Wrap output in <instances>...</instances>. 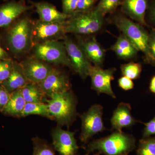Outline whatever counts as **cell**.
<instances>
[{
    "label": "cell",
    "instance_id": "6da1fadb",
    "mask_svg": "<svg viewBox=\"0 0 155 155\" xmlns=\"http://www.w3.org/2000/svg\"><path fill=\"white\" fill-rule=\"evenodd\" d=\"M84 147L86 151L84 155L94 152L99 155H128L136 147L133 135L116 130L110 135L94 140Z\"/></svg>",
    "mask_w": 155,
    "mask_h": 155
},
{
    "label": "cell",
    "instance_id": "7a4b0ae2",
    "mask_svg": "<svg viewBox=\"0 0 155 155\" xmlns=\"http://www.w3.org/2000/svg\"><path fill=\"white\" fill-rule=\"evenodd\" d=\"M50 115L60 127H69L79 114L77 111V97L72 90L55 94L47 98Z\"/></svg>",
    "mask_w": 155,
    "mask_h": 155
},
{
    "label": "cell",
    "instance_id": "3957f363",
    "mask_svg": "<svg viewBox=\"0 0 155 155\" xmlns=\"http://www.w3.org/2000/svg\"><path fill=\"white\" fill-rule=\"evenodd\" d=\"M104 17L97 7L86 12L75 13L65 22L66 32L80 36L98 33L104 26Z\"/></svg>",
    "mask_w": 155,
    "mask_h": 155
},
{
    "label": "cell",
    "instance_id": "277c9868",
    "mask_svg": "<svg viewBox=\"0 0 155 155\" xmlns=\"http://www.w3.org/2000/svg\"><path fill=\"white\" fill-rule=\"evenodd\" d=\"M113 24L133 43L139 51L143 54L145 61L154 66L148 46L149 33L143 26L123 16H116Z\"/></svg>",
    "mask_w": 155,
    "mask_h": 155
},
{
    "label": "cell",
    "instance_id": "5b68a950",
    "mask_svg": "<svg viewBox=\"0 0 155 155\" xmlns=\"http://www.w3.org/2000/svg\"><path fill=\"white\" fill-rule=\"evenodd\" d=\"M33 22L28 17L18 19L11 26L6 35L9 48L17 55H24L32 49Z\"/></svg>",
    "mask_w": 155,
    "mask_h": 155
},
{
    "label": "cell",
    "instance_id": "8992f818",
    "mask_svg": "<svg viewBox=\"0 0 155 155\" xmlns=\"http://www.w3.org/2000/svg\"><path fill=\"white\" fill-rule=\"evenodd\" d=\"M33 57L50 64L63 65L71 69L64 41L50 40L36 44L32 48Z\"/></svg>",
    "mask_w": 155,
    "mask_h": 155
},
{
    "label": "cell",
    "instance_id": "52a82bcc",
    "mask_svg": "<svg viewBox=\"0 0 155 155\" xmlns=\"http://www.w3.org/2000/svg\"><path fill=\"white\" fill-rule=\"evenodd\" d=\"M103 107L99 104L93 105L79 115L81 121L79 138L83 146L94 136L107 130L103 122Z\"/></svg>",
    "mask_w": 155,
    "mask_h": 155
},
{
    "label": "cell",
    "instance_id": "ba28073f",
    "mask_svg": "<svg viewBox=\"0 0 155 155\" xmlns=\"http://www.w3.org/2000/svg\"><path fill=\"white\" fill-rule=\"evenodd\" d=\"M63 40L71 64V69L82 79H86L89 76L93 66L92 63L77 42L66 35Z\"/></svg>",
    "mask_w": 155,
    "mask_h": 155
},
{
    "label": "cell",
    "instance_id": "9c48e42d",
    "mask_svg": "<svg viewBox=\"0 0 155 155\" xmlns=\"http://www.w3.org/2000/svg\"><path fill=\"white\" fill-rule=\"evenodd\" d=\"M65 22H47L39 19L33 22V45L48 41L63 39L67 34Z\"/></svg>",
    "mask_w": 155,
    "mask_h": 155
},
{
    "label": "cell",
    "instance_id": "30bf717a",
    "mask_svg": "<svg viewBox=\"0 0 155 155\" xmlns=\"http://www.w3.org/2000/svg\"><path fill=\"white\" fill-rule=\"evenodd\" d=\"M46 97L71 90L72 84L69 75L64 71L54 67L45 80L38 84Z\"/></svg>",
    "mask_w": 155,
    "mask_h": 155
},
{
    "label": "cell",
    "instance_id": "8fae6325",
    "mask_svg": "<svg viewBox=\"0 0 155 155\" xmlns=\"http://www.w3.org/2000/svg\"><path fill=\"white\" fill-rule=\"evenodd\" d=\"M76 131L65 130L58 126L53 128L51 135L52 145L60 155H78L79 148L75 138Z\"/></svg>",
    "mask_w": 155,
    "mask_h": 155
},
{
    "label": "cell",
    "instance_id": "7c38bea8",
    "mask_svg": "<svg viewBox=\"0 0 155 155\" xmlns=\"http://www.w3.org/2000/svg\"><path fill=\"white\" fill-rule=\"evenodd\" d=\"M116 70L115 68L104 69L103 67L93 65L89 75L92 89L98 94H104L116 99V95L112 89L111 82L114 79Z\"/></svg>",
    "mask_w": 155,
    "mask_h": 155
},
{
    "label": "cell",
    "instance_id": "4fadbf2b",
    "mask_svg": "<svg viewBox=\"0 0 155 155\" xmlns=\"http://www.w3.org/2000/svg\"><path fill=\"white\" fill-rule=\"evenodd\" d=\"M29 82L38 84L45 79L54 67L35 57L28 58L20 63Z\"/></svg>",
    "mask_w": 155,
    "mask_h": 155
},
{
    "label": "cell",
    "instance_id": "5bb4252c",
    "mask_svg": "<svg viewBox=\"0 0 155 155\" xmlns=\"http://www.w3.org/2000/svg\"><path fill=\"white\" fill-rule=\"evenodd\" d=\"M77 42L83 50L91 62L95 66L103 67L106 51L94 36L82 38L78 35Z\"/></svg>",
    "mask_w": 155,
    "mask_h": 155
},
{
    "label": "cell",
    "instance_id": "9a60e30c",
    "mask_svg": "<svg viewBox=\"0 0 155 155\" xmlns=\"http://www.w3.org/2000/svg\"><path fill=\"white\" fill-rule=\"evenodd\" d=\"M122 12L128 18L143 26H148L146 14L148 7V0H122Z\"/></svg>",
    "mask_w": 155,
    "mask_h": 155
},
{
    "label": "cell",
    "instance_id": "2e32d148",
    "mask_svg": "<svg viewBox=\"0 0 155 155\" xmlns=\"http://www.w3.org/2000/svg\"><path fill=\"white\" fill-rule=\"evenodd\" d=\"M131 107L130 104L120 103L114 110L111 117L110 122L113 130L122 131L123 128H130L137 123L131 113Z\"/></svg>",
    "mask_w": 155,
    "mask_h": 155
},
{
    "label": "cell",
    "instance_id": "e0dca14e",
    "mask_svg": "<svg viewBox=\"0 0 155 155\" xmlns=\"http://www.w3.org/2000/svg\"><path fill=\"white\" fill-rule=\"evenodd\" d=\"M24 2H9L0 5V28L7 27L22 14L33 8Z\"/></svg>",
    "mask_w": 155,
    "mask_h": 155
},
{
    "label": "cell",
    "instance_id": "ac0fdd59",
    "mask_svg": "<svg viewBox=\"0 0 155 155\" xmlns=\"http://www.w3.org/2000/svg\"><path fill=\"white\" fill-rule=\"evenodd\" d=\"M39 15V19L47 22H64L71 17L56 8L55 6L46 2H31Z\"/></svg>",
    "mask_w": 155,
    "mask_h": 155
},
{
    "label": "cell",
    "instance_id": "d6986e66",
    "mask_svg": "<svg viewBox=\"0 0 155 155\" xmlns=\"http://www.w3.org/2000/svg\"><path fill=\"white\" fill-rule=\"evenodd\" d=\"M110 49L118 58L123 60L135 58L139 52L133 43L122 33L120 34Z\"/></svg>",
    "mask_w": 155,
    "mask_h": 155
},
{
    "label": "cell",
    "instance_id": "ffe728a7",
    "mask_svg": "<svg viewBox=\"0 0 155 155\" xmlns=\"http://www.w3.org/2000/svg\"><path fill=\"white\" fill-rule=\"evenodd\" d=\"M29 81L25 76L20 63L14 61V66L8 78L0 85L4 87L10 94L20 89Z\"/></svg>",
    "mask_w": 155,
    "mask_h": 155
},
{
    "label": "cell",
    "instance_id": "44dd1931",
    "mask_svg": "<svg viewBox=\"0 0 155 155\" xmlns=\"http://www.w3.org/2000/svg\"><path fill=\"white\" fill-rule=\"evenodd\" d=\"M26 104L21 90H17L11 94L10 99L2 113L6 116L22 118V114Z\"/></svg>",
    "mask_w": 155,
    "mask_h": 155
},
{
    "label": "cell",
    "instance_id": "7402d4cb",
    "mask_svg": "<svg viewBox=\"0 0 155 155\" xmlns=\"http://www.w3.org/2000/svg\"><path fill=\"white\" fill-rule=\"evenodd\" d=\"M26 103H45L47 97L37 84L29 82L20 89Z\"/></svg>",
    "mask_w": 155,
    "mask_h": 155
},
{
    "label": "cell",
    "instance_id": "603a6c76",
    "mask_svg": "<svg viewBox=\"0 0 155 155\" xmlns=\"http://www.w3.org/2000/svg\"><path fill=\"white\" fill-rule=\"evenodd\" d=\"M29 115H38L53 120L47 103H26L22 114V117Z\"/></svg>",
    "mask_w": 155,
    "mask_h": 155
},
{
    "label": "cell",
    "instance_id": "cb8c5ba5",
    "mask_svg": "<svg viewBox=\"0 0 155 155\" xmlns=\"http://www.w3.org/2000/svg\"><path fill=\"white\" fill-rule=\"evenodd\" d=\"M31 140L33 144L32 155H56L55 150L52 144H49L45 140L36 137Z\"/></svg>",
    "mask_w": 155,
    "mask_h": 155
},
{
    "label": "cell",
    "instance_id": "d4e9b609",
    "mask_svg": "<svg viewBox=\"0 0 155 155\" xmlns=\"http://www.w3.org/2000/svg\"><path fill=\"white\" fill-rule=\"evenodd\" d=\"M120 70L123 76H126L131 80H135L140 76L142 67L140 63L131 62L120 66Z\"/></svg>",
    "mask_w": 155,
    "mask_h": 155
},
{
    "label": "cell",
    "instance_id": "484cf974",
    "mask_svg": "<svg viewBox=\"0 0 155 155\" xmlns=\"http://www.w3.org/2000/svg\"><path fill=\"white\" fill-rule=\"evenodd\" d=\"M136 153L137 155H155V137L140 139Z\"/></svg>",
    "mask_w": 155,
    "mask_h": 155
},
{
    "label": "cell",
    "instance_id": "4316f807",
    "mask_svg": "<svg viewBox=\"0 0 155 155\" xmlns=\"http://www.w3.org/2000/svg\"><path fill=\"white\" fill-rule=\"evenodd\" d=\"M122 0H100L97 8L104 16L112 13L121 4Z\"/></svg>",
    "mask_w": 155,
    "mask_h": 155
},
{
    "label": "cell",
    "instance_id": "83f0119b",
    "mask_svg": "<svg viewBox=\"0 0 155 155\" xmlns=\"http://www.w3.org/2000/svg\"><path fill=\"white\" fill-rule=\"evenodd\" d=\"M14 61L11 59L0 61V84L7 80L12 72Z\"/></svg>",
    "mask_w": 155,
    "mask_h": 155
},
{
    "label": "cell",
    "instance_id": "f1b7e54d",
    "mask_svg": "<svg viewBox=\"0 0 155 155\" xmlns=\"http://www.w3.org/2000/svg\"><path fill=\"white\" fill-rule=\"evenodd\" d=\"M63 12L68 15H72L76 11L78 0H61Z\"/></svg>",
    "mask_w": 155,
    "mask_h": 155
},
{
    "label": "cell",
    "instance_id": "f546056e",
    "mask_svg": "<svg viewBox=\"0 0 155 155\" xmlns=\"http://www.w3.org/2000/svg\"><path fill=\"white\" fill-rule=\"evenodd\" d=\"M97 0H78L75 13L86 12L93 8ZM74 13V14H75Z\"/></svg>",
    "mask_w": 155,
    "mask_h": 155
},
{
    "label": "cell",
    "instance_id": "4dcf8cb0",
    "mask_svg": "<svg viewBox=\"0 0 155 155\" xmlns=\"http://www.w3.org/2000/svg\"><path fill=\"white\" fill-rule=\"evenodd\" d=\"M145 127L143 132V138L150 137L155 134V116L151 120L144 123Z\"/></svg>",
    "mask_w": 155,
    "mask_h": 155
},
{
    "label": "cell",
    "instance_id": "1f68e13d",
    "mask_svg": "<svg viewBox=\"0 0 155 155\" xmlns=\"http://www.w3.org/2000/svg\"><path fill=\"white\" fill-rule=\"evenodd\" d=\"M118 84L119 87L125 91L130 90L134 87L133 81L126 76H123L119 78Z\"/></svg>",
    "mask_w": 155,
    "mask_h": 155
},
{
    "label": "cell",
    "instance_id": "d6a6232c",
    "mask_svg": "<svg viewBox=\"0 0 155 155\" xmlns=\"http://www.w3.org/2000/svg\"><path fill=\"white\" fill-rule=\"evenodd\" d=\"M11 94L5 89L0 85V112H2L10 99Z\"/></svg>",
    "mask_w": 155,
    "mask_h": 155
},
{
    "label": "cell",
    "instance_id": "836d02e7",
    "mask_svg": "<svg viewBox=\"0 0 155 155\" xmlns=\"http://www.w3.org/2000/svg\"><path fill=\"white\" fill-rule=\"evenodd\" d=\"M148 46L155 66V29H152L149 33Z\"/></svg>",
    "mask_w": 155,
    "mask_h": 155
},
{
    "label": "cell",
    "instance_id": "e575fe53",
    "mask_svg": "<svg viewBox=\"0 0 155 155\" xmlns=\"http://www.w3.org/2000/svg\"><path fill=\"white\" fill-rule=\"evenodd\" d=\"M147 10L150 20L155 25V0H152L148 5Z\"/></svg>",
    "mask_w": 155,
    "mask_h": 155
},
{
    "label": "cell",
    "instance_id": "d590c367",
    "mask_svg": "<svg viewBox=\"0 0 155 155\" xmlns=\"http://www.w3.org/2000/svg\"><path fill=\"white\" fill-rule=\"evenodd\" d=\"M7 59H9L8 54L2 47L0 42V61Z\"/></svg>",
    "mask_w": 155,
    "mask_h": 155
},
{
    "label": "cell",
    "instance_id": "8d00e7d4",
    "mask_svg": "<svg viewBox=\"0 0 155 155\" xmlns=\"http://www.w3.org/2000/svg\"><path fill=\"white\" fill-rule=\"evenodd\" d=\"M149 89L153 93L155 94V75L153 76L150 82Z\"/></svg>",
    "mask_w": 155,
    "mask_h": 155
},
{
    "label": "cell",
    "instance_id": "74e56055",
    "mask_svg": "<svg viewBox=\"0 0 155 155\" xmlns=\"http://www.w3.org/2000/svg\"><path fill=\"white\" fill-rule=\"evenodd\" d=\"M20 1H21V2H24V0H20Z\"/></svg>",
    "mask_w": 155,
    "mask_h": 155
},
{
    "label": "cell",
    "instance_id": "f35d334b",
    "mask_svg": "<svg viewBox=\"0 0 155 155\" xmlns=\"http://www.w3.org/2000/svg\"><path fill=\"white\" fill-rule=\"evenodd\" d=\"M94 155H99V154H98L96 153V154H95Z\"/></svg>",
    "mask_w": 155,
    "mask_h": 155
}]
</instances>
